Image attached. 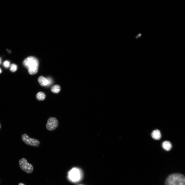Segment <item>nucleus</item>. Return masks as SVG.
Instances as JSON below:
<instances>
[{
    "instance_id": "nucleus-1",
    "label": "nucleus",
    "mask_w": 185,
    "mask_h": 185,
    "mask_svg": "<svg viewBox=\"0 0 185 185\" xmlns=\"http://www.w3.org/2000/svg\"><path fill=\"white\" fill-rule=\"evenodd\" d=\"M24 66L28 69L29 73L31 75H33L38 72L39 61L35 57L30 56L25 58L23 61Z\"/></svg>"
},
{
    "instance_id": "nucleus-2",
    "label": "nucleus",
    "mask_w": 185,
    "mask_h": 185,
    "mask_svg": "<svg viewBox=\"0 0 185 185\" xmlns=\"http://www.w3.org/2000/svg\"><path fill=\"white\" fill-rule=\"evenodd\" d=\"M165 185H185V176L179 173L170 175L167 178Z\"/></svg>"
},
{
    "instance_id": "nucleus-3",
    "label": "nucleus",
    "mask_w": 185,
    "mask_h": 185,
    "mask_svg": "<svg viewBox=\"0 0 185 185\" xmlns=\"http://www.w3.org/2000/svg\"><path fill=\"white\" fill-rule=\"evenodd\" d=\"M82 176V173L80 170L76 168L71 169L68 173V177L70 180L73 182L80 181Z\"/></svg>"
},
{
    "instance_id": "nucleus-4",
    "label": "nucleus",
    "mask_w": 185,
    "mask_h": 185,
    "mask_svg": "<svg viewBox=\"0 0 185 185\" xmlns=\"http://www.w3.org/2000/svg\"><path fill=\"white\" fill-rule=\"evenodd\" d=\"M19 165L21 169L27 173H32L33 170L32 165L28 163L25 158L21 159L19 161Z\"/></svg>"
},
{
    "instance_id": "nucleus-5",
    "label": "nucleus",
    "mask_w": 185,
    "mask_h": 185,
    "mask_svg": "<svg viewBox=\"0 0 185 185\" xmlns=\"http://www.w3.org/2000/svg\"><path fill=\"white\" fill-rule=\"evenodd\" d=\"M22 140L27 145L35 147H38L40 142L38 140L30 137L26 134H23L21 136Z\"/></svg>"
},
{
    "instance_id": "nucleus-6",
    "label": "nucleus",
    "mask_w": 185,
    "mask_h": 185,
    "mask_svg": "<svg viewBox=\"0 0 185 185\" xmlns=\"http://www.w3.org/2000/svg\"><path fill=\"white\" fill-rule=\"evenodd\" d=\"M58 125L57 119L53 117H50L48 119L46 124V128L48 130L52 131L55 129Z\"/></svg>"
},
{
    "instance_id": "nucleus-7",
    "label": "nucleus",
    "mask_w": 185,
    "mask_h": 185,
    "mask_svg": "<svg viewBox=\"0 0 185 185\" xmlns=\"http://www.w3.org/2000/svg\"><path fill=\"white\" fill-rule=\"evenodd\" d=\"M38 81L40 84L43 86H47L51 83V79L49 78H45L43 76H39L38 79Z\"/></svg>"
},
{
    "instance_id": "nucleus-8",
    "label": "nucleus",
    "mask_w": 185,
    "mask_h": 185,
    "mask_svg": "<svg viewBox=\"0 0 185 185\" xmlns=\"http://www.w3.org/2000/svg\"><path fill=\"white\" fill-rule=\"evenodd\" d=\"M151 136L152 138L154 140H159L161 137V134L160 131L158 129L153 130L151 133Z\"/></svg>"
},
{
    "instance_id": "nucleus-9",
    "label": "nucleus",
    "mask_w": 185,
    "mask_h": 185,
    "mask_svg": "<svg viewBox=\"0 0 185 185\" xmlns=\"http://www.w3.org/2000/svg\"><path fill=\"white\" fill-rule=\"evenodd\" d=\"M163 148L165 150L169 151L171 149L172 145L171 142L167 141H164L162 144Z\"/></svg>"
},
{
    "instance_id": "nucleus-10",
    "label": "nucleus",
    "mask_w": 185,
    "mask_h": 185,
    "mask_svg": "<svg viewBox=\"0 0 185 185\" xmlns=\"http://www.w3.org/2000/svg\"><path fill=\"white\" fill-rule=\"evenodd\" d=\"M37 99L39 100H44L45 97V94L42 92H38L36 95Z\"/></svg>"
},
{
    "instance_id": "nucleus-11",
    "label": "nucleus",
    "mask_w": 185,
    "mask_h": 185,
    "mask_svg": "<svg viewBox=\"0 0 185 185\" xmlns=\"http://www.w3.org/2000/svg\"><path fill=\"white\" fill-rule=\"evenodd\" d=\"M60 86L57 85L54 86L51 88V91L55 94L58 93L60 91Z\"/></svg>"
},
{
    "instance_id": "nucleus-12",
    "label": "nucleus",
    "mask_w": 185,
    "mask_h": 185,
    "mask_svg": "<svg viewBox=\"0 0 185 185\" xmlns=\"http://www.w3.org/2000/svg\"><path fill=\"white\" fill-rule=\"evenodd\" d=\"M17 66L15 64H12L10 66V70L13 72H15L17 70Z\"/></svg>"
},
{
    "instance_id": "nucleus-13",
    "label": "nucleus",
    "mask_w": 185,
    "mask_h": 185,
    "mask_svg": "<svg viewBox=\"0 0 185 185\" xmlns=\"http://www.w3.org/2000/svg\"><path fill=\"white\" fill-rule=\"evenodd\" d=\"M3 64V66L6 68H8L11 65L10 62L8 60H5L4 61Z\"/></svg>"
},
{
    "instance_id": "nucleus-14",
    "label": "nucleus",
    "mask_w": 185,
    "mask_h": 185,
    "mask_svg": "<svg viewBox=\"0 0 185 185\" xmlns=\"http://www.w3.org/2000/svg\"><path fill=\"white\" fill-rule=\"evenodd\" d=\"M141 34H139L136 36V38H138L140 36H141Z\"/></svg>"
},
{
    "instance_id": "nucleus-15",
    "label": "nucleus",
    "mask_w": 185,
    "mask_h": 185,
    "mask_svg": "<svg viewBox=\"0 0 185 185\" xmlns=\"http://www.w3.org/2000/svg\"><path fill=\"white\" fill-rule=\"evenodd\" d=\"M18 185H25L23 183H20L18 184Z\"/></svg>"
},
{
    "instance_id": "nucleus-16",
    "label": "nucleus",
    "mask_w": 185,
    "mask_h": 185,
    "mask_svg": "<svg viewBox=\"0 0 185 185\" xmlns=\"http://www.w3.org/2000/svg\"><path fill=\"white\" fill-rule=\"evenodd\" d=\"M2 62V60L1 58H0V64H1Z\"/></svg>"
},
{
    "instance_id": "nucleus-17",
    "label": "nucleus",
    "mask_w": 185,
    "mask_h": 185,
    "mask_svg": "<svg viewBox=\"0 0 185 185\" xmlns=\"http://www.w3.org/2000/svg\"><path fill=\"white\" fill-rule=\"evenodd\" d=\"M2 71L1 68H0V73L2 72Z\"/></svg>"
},
{
    "instance_id": "nucleus-18",
    "label": "nucleus",
    "mask_w": 185,
    "mask_h": 185,
    "mask_svg": "<svg viewBox=\"0 0 185 185\" xmlns=\"http://www.w3.org/2000/svg\"><path fill=\"white\" fill-rule=\"evenodd\" d=\"M1 124H0V128H1Z\"/></svg>"
},
{
    "instance_id": "nucleus-19",
    "label": "nucleus",
    "mask_w": 185,
    "mask_h": 185,
    "mask_svg": "<svg viewBox=\"0 0 185 185\" xmlns=\"http://www.w3.org/2000/svg\"></svg>"
}]
</instances>
